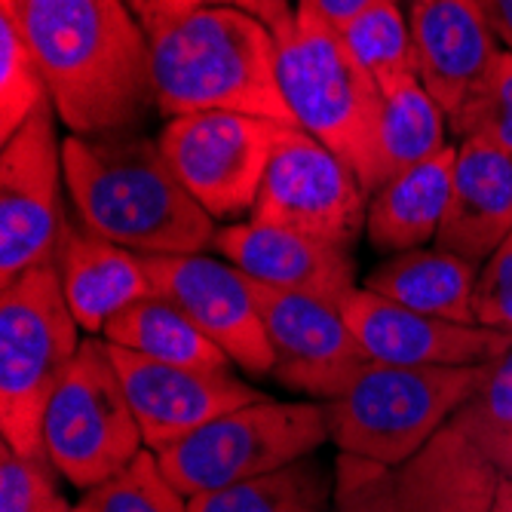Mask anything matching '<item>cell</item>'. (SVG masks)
<instances>
[{"label":"cell","mask_w":512,"mask_h":512,"mask_svg":"<svg viewBox=\"0 0 512 512\" xmlns=\"http://www.w3.org/2000/svg\"><path fill=\"white\" fill-rule=\"evenodd\" d=\"M154 292L188 313L234 365L273 375V347L249 276L209 255H145Z\"/></svg>","instance_id":"obj_13"},{"label":"cell","mask_w":512,"mask_h":512,"mask_svg":"<svg viewBox=\"0 0 512 512\" xmlns=\"http://www.w3.org/2000/svg\"><path fill=\"white\" fill-rule=\"evenodd\" d=\"M338 307L368 359L381 365H491L512 350L509 332L417 313L365 286Z\"/></svg>","instance_id":"obj_15"},{"label":"cell","mask_w":512,"mask_h":512,"mask_svg":"<svg viewBox=\"0 0 512 512\" xmlns=\"http://www.w3.org/2000/svg\"><path fill=\"white\" fill-rule=\"evenodd\" d=\"M460 411L488 424L512 427V350L485 368L482 387Z\"/></svg>","instance_id":"obj_33"},{"label":"cell","mask_w":512,"mask_h":512,"mask_svg":"<svg viewBox=\"0 0 512 512\" xmlns=\"http://www.w3.org/2000/svg\"><path fill=\"white\" fill-rule=\"evenodd\" d=\"M252 221L283 224L350 249L365 230L368 194L359 175L301 126H283L264 172Z\"/></svg>","instance_id":"obj_11"},{"label":"cell","mask_w":512,"mask_h":512,"mask_svg":"<svg viewBox=\"0 0 512 512\" xmlns=\"http://www.w3.org/2000/svg\"><path fill=\"white\" fill-rule=\"evenodd\" d=\"M53 111L46 99L0 151V289L40 264H53L68 227Z\"/></svg>","instance_id":"obj_10"},{"label":"cell","mask_w":512,"mask_h":512,"mask_svg":"<svg viewBox=\"0 0 512 512\" xmlns=\"http://www.w3.org/2000/svg\"><path fill=\"white\" fill-rule=\"evenodd\" d=\"M485 19L491 22L500 43L512 53V0H479Z\"/></svg>","instance_id":"obj_38"},{"label":"cell","mask_w":512,"mask_h":512,"mask_svg":"<svg viewBox=\"0 0 512 512\" xmlns=\"http://www.w3.org/2000/svg\"><path fill=\"white\" fill-rule=\"evenodd\" d=\"M80 332L56 261L0 289V427L19 454L46 457L43 411L83 344Z\"/></svg>","instance_id":"obj_6"},{"label":"cell","mask_w":512,"mask_h":512,"mask_svg":"<svg viewBox=\"0 0 512 512\" xmlns=\"http://www.w3.org/2000/svg\"><path fill=\"white\" fill-rule=\"evenodd\" d=\"M273 37L279 83L295 123L332 148L371 197L381 188V86L356 62L341 31L304 4Z\"/></svg>","instance_id":"obj_4"},{"label":"cell","mask_w":512,"mask_h":512,"mask_svg":"<svg viewBox=\"0 0 512 512\" xmlns=\"http://www.w3.org/2000/svg\"><path fill=\"white\" fill-rule=\"evenodd\" d=\"M56 267L68 307L89 335H102L117 313L154 295L145 255L89 234L86 227H65Z\"/></svg>","instance_id":"obj_19"},{"label":"cell","mask_w":512,"mask_h":512,"mask_svg":"<svg viewBox=\"0 0 512 512\" xmlns=\"http://www.w3.org/2000/svg\"><path fill=\"white\" fill-rule=\"evenodd\" d=\"M335 482L307 454L273 473L191 497V512H329Z\"/></svg>","instance_id":"obj_24"},{"label":"cell","mask_w":512,"mask_h":512,"mask_svg":"<svg viewBox=\"0 0 512 512\" xmlns=\"http://www.w3.org/2000/svg\"><path fill=\"white\" fill-rule=\"evenodd\" d=\"M460 138H482L512 157V53L503 50L485 80L448 117Z\"/></svg>","instance_id":"obj_29"},{"label":"cell","mask_w":512,"mask_h":512,"mask_svg":"<svg viewBox=\"0 0 512 512\" xmlns=\"http://www.w3.org/2000/svg\"><path fill=\"white\" fill-rule=\"evenodd\" d=\"M59 470L50 457H28L4 442L0 448V512H37V506L59 494Z\"/></svg>","instance_id":"obj_31"},{"label":"cell","mask_w":512,"mask_h":512,"mask_svg":"<svg viewBox=\"0 0 512 512\" xmlns=\"http://www.w3.org/2000/svg\"><path fill=\"white\" fill-rule=\"evenodd\" d=\"M476 279L479 270L473 261L433 246V249L399 252L390 261L378 264L365 276V289L402 307H411L417 313L476 325L473 316Z\"/></svg>","instance_id":"obj_22"},{"label":"cell","mask_w":512,"mask_h":512,"mask_svg":"<svg viewBox=\"0 0 512 512\" xmlns=\"http://www.w3.org/2000/svg\"><path fill=\"white\" fill-rule=\"evenodd\" d=\"M74 135L126 132L151 89V40L126 0H0Z\"/></svg>","instance_id":"obj_1"},{"label":"cell","mask_w":512,"mask_h":512,"mask_svg":"<svg viewBox=\"0 0 512 512\" xmlns=\"http://www.w3.org/2000/svg\"><path fill=\"white\" fill-rule=\"evenodd\" d=\"M408 10L417 77L451 117L506 46L485 19L479 0H430Z\"/></svg>","instance_id":"obj_17"},{"label":"cell","mask_w":512,"mask_h":512,"mask_svg":"<svg viewBox=\"0 0 512 512\" xmlns=\"http://www.w3.org/2000/svg\"><path fill=\"white\" fill-rule=\"evenodd\" d=\"M414 4H430V0H408V7H414Z\"/></svg>","instance_id":"obj_41"},{"label":"cell","mask_w":512,"mask_h":512,"mask_svg":"<svg viewBox=\"0 0 512 512\" xmlns=\"http://www.w3.org/2000/svg\"><path fill=\"white\" fill-rule=\"evenodd\" d=\"M476 325L512 335V234L491 252L473 292Z\"/></svg>","instance_id":"obj_32"},{"label":"cell","mask_w":512,"mask_h":512,"mask_svg":"<svg viewBox=\"0 0 512 512\" xmlns=\"http://www.w3.org/2000/svg\"><path fill=\"white\" fill-rule=\"evenodd\" d=\"M451 424H457L463 433L476 442V448L494 463V470L500 473V479L512 482V427L488 424V421H479V417L463 414V411H457L451 417Z\"/></svg>","instance_id":"obj_34"},{"label":"cell","mask_w":512,"mask_h":512,"mask_svg":"<svg viewBox=\"0 0 512 512\" xmlns=\"http://www.w3.org/2000/svg\"><path fill=\"white\" fill-rule=\"evenodd\" d=\"M37 512H77V506H71L62 494H53L37 506Z\"/></svg>","instance_id":"obj_40"},{"label":"cell","mask_w":512,"mask_h":512,"mask_svg":"<svg viewBox=\"0 0 512 512\" xmlns=\"http://www.w3.org/2000/svg\"><path fill=\"white\" fill-rule=\"evenodd\" d=\"M252 283L273 347V378L313 399H338L371 362L341 307L301 292Z\"/></svg>","instance_id":"obj_12"},{"label":"cell","mask_w":512,"mask_h":512,"mask_svg":"<svg viewBox=\"0 0 512 512\" xmlns=\"http://www.w3.org/2000/svg\"><path fill=\"white\" fill-rule=\"evenodd\" d=\"M212 249L240 273L270 289L301 292L332 304H341L344 295L356 289V264L347 249L313 240L283 224L252 218L227 224L215 234Z\"/></svg>","instance_id":"obj_16"},{"label":"cell","mask_w":512,"mask_h":512,"mask_svg":"<svg viewBox=\"0 0 512 512\" xmlns=\"http://www.w3.org/2000/svg\"><path fill=\"white\" fill-rule=\"evenodd\" d=\"M209 4L218 7H237L243 13L258 16L273 34L283 31L292 19H295V7H289V0H209Z\"/></svg>","instance_id":"obj_36"},{"label":"cell","mask_w":512,"mask_h":512,"mask_svg":"<svg viewBox=\"0 0 512 512\" xmlns=\"http://www.w3.org/2000/svg\"><path fill=\"white\" fill-rule=\"evenodd\" d=\"M356 62L375 77L384 89L417 77V59L411 43V25L399 0H378V4L356 13L344 28H338Z\"/></svg>","instance_id":"obj_26"},{"label":"cell","mask_w":512,"mask_h":512,"mask_svg":"<svg viewBox=\"0 0 512 512\" xmlns=\"http://www.w3.org/2000/svg\"><path fill=\"white\" fill-rule=\"evenodd\" d=\"M43 451L62 479L92 491L145 451L108 341L89 335L43 411Z\"/></svg>","instance_id":"obj_8"},{"label":"cell","mask_w":512,"mask_h":512,"mask_svg":"<svg viewBox=\"0 0 512 512\" xmlns=\"http://www.w3.org/2000/svg\"><path fill=\"white\" fill-rule=\"evenodd\" d=\"M329 512H405L396 467L359 454H338Z\"/></svg>","instance_id":"obj_30"},{"label":"cell","mask_w":512,"mask_h":512,"mask_svg":"<svg viewBox=\"0 0 512 512\" xmlns=\"http://www.w3.org/2000/svg\"><path fill=\"white\" fill-rule=\"evenodd\" d=\"M209 0H126L132 16L142 22L145 34H157L160 28L172 25L175 19L194 13L197 7H206Z\"/></svg>","instance_id":"obj_35"},{"label":"cell","mask_w":512,"mask_h":512,"mask_svg":"<svg viewBox=\"0 0 512 512\" xmlns=\"http://www.w3.org/2000/svg\"><path fill=\"white\" fill-rule=\"evenodd\" d=\"M283 126L237 111H200L172 117L157 142L178 181L212 218H237L252 215Z\"/></svg>","instance_id":"obj_9"},{"label":"cell","mask_w":512,"mask_h":512,"mask_svg":"<svg viewBox=\"0 0 512 512\" xmlns=\"http://www.w3.org/2000/svg\"><path fill=\"white\" fill-rule=\"evenodd\" d=\"M405 512H491L500 473L457 424L396 467Z\"/></svg>","instance_id":"obj_20"},{"label":"cell","mask_w":512,"mask_h":512,"mask_svg":"<svg viewBox=\"0 0 512 512\" xmlns=\"http://www.w3.org/2000/svg\"><path fill=\"white\" fill-rule=\"evenodd\" d=\"M488 365H381L368 362L338 396L322 402L341 454L402 467L485 381Z\"/></svg>","instance_id":"obj_5"},{"label":"cell","mask_w":512,"mask_h":512,"mask_svg":"<svg viewBox=\"0 0 512 512\" xmlns=\"http://www.w3.org/2000/svg\"><path fill=\"white\" fill-rule=\"evenodd\" d=\"M445 120L448 114L424 89L421 77H411L384 89L381 184L445 151Z\"/></svg>","instance_id":"obj_25"},{"label":"cell","mask_w":512,"mask_h":512,"mask_svg":"<svg viewBox=\"0 0 512 512\" xmlns=\"http://www.w3.org/2000/svg\"><path fill=\"white\" fill-rule=\"evenodd\" d=\"M148 40L151 89L163 114L237 111L298 126L279 83L276 37L258 16L206 4Z\"/></svg>","instance_id":"obj_3"},{"label":"cell","mask_w":512,"mask_h":512,"mask_svg":"<svg viewBox=\"0 0 512 512\" xmlns=\"http://www.w3.org/2000/svg\"><path fill=\"white\" fill-rule=\"evenodd\" d=\"M62 163L89 234L138 255H200L215 243V218L178 181L154 138L68 135Z\"/></svg>","instance_id":"obj_2"},{"label":"cell","mask_w":512,"mask_h":512,"mask_svg":"<svg viewBox=\"0 0 512 512\" xmlns=\"http://www.w3.org/2000/svg\"><path fill=\"white\" fill-rule=\"evenodd\" d=\"M77 512H191V503L166 479L157 451L145 448L123 473L86 491Z\"/></svg>","instance_id":"obj_27"},{"label":"cell","mask_w":512,"mask_h":512,"mask_svg":"<svg viewBox=\"0 0 512 512\" xmlns=\"http://www.w3.org/2000/svg\"><path fill=\"white\" fill-rule=\"evenodd\" d=\"M298 4L310 7L313 13H319L325 22H332L335 28H344L356 13H362L371 4H378V0H298Z\"/></svg>","instance_id":"obj_37"},{"label":"cell","mask_w":512,"mask_h":512,"mask_svg":"<svg viewBox=\"0 0 512 512\" xmlns=\"http://www.w3.org/2000/svg\"><path fill=\"white\" fill-rule=\"evenodd\" d=\"M329 439L325 405L261 399L203 424L191 436L157 451V460L166 479L191 500L289 467Z\"/></svg>","instance_id":"obj_7"},{"label":"cell","mask_w":512,"mask_h":512,"mask_svg":"<svg viewBox=\"0 0 512 512\" xmlns=\"http://www.w3.org/2000/svg\"><path fill=\"white\" fill-rule=\"evenodd\" d=\"M491 512H512V482L500 479L497 497H494V503H491Z\"/></svg>","instance_id":"obj_39"},{"label":"cell","mask_w":512,"mask_h":512,"mask_svg":"<svg viewBox=\"0 0 512 512\" xmlns=\"http://www.w3.org/2000/svg\"><path fill=\"white\" fill-rule=\"evenodd\" d=\"M457 148H445L436 157L417 163L371 194L365 234L378 252L424 249L445 221Z\"/></svg>","instance_id":"obj_21"},{"label":"cell","mask_w":512,"mask_h":512,"mask_svg":"<svg viewBox=\"0 0 512 512\" xmlns=\"http://www.w3.org/2000/svg\"><path fill=\"white\" fill-rule=\"evenodd\" d=\"M132 414L145 436V448L163 451L191 436L215 417L267 399L258 387L240 381L234 371H203L145 359L108 344Z\"/></svg>","instance_id":"obj_14"},{"label":"cell","mask_w":512,"mask_h":512,"mask_svg":"<svg viewBox=\"0 0 512 512\" xmlns=\"http://www.w3.org/2000/svg\"><path fill=\"white\" fill-rule=\"evenodd\" d=\"M512 234V157L482 138H463L436 246L473 264Z\"/></svg>","instance_id":"obj_18"},{"label":"cell","mask_w":512,"mask_h":512,"mask_svg":"<svg viewBox=\"0 0 512 512\" xmlns=\"http://www.w3.org/2000/svg\"><path fill=\"white\" fill-rule=\"evenodd\" d=\"M50 99L34 53L10 10L0 7V138H7Z\"/></svg>","instance_id":"obj_28"},{"label":"cell","mask_w":512,"mask_h":512,"mask_svg":"<svg viewBox=\"0 0 512 512\" xmlns=\"http://www.w3.org/2000/svg\"><path fill=\"white\" fill-rule=\"evenodd\" d=\"M102 335L108 344L166 365L203 371H230V365H234V359L209 335H203L188 313L157 292L117 313Z\"/></svg>","instance_id":"obj_23"}]
</instances>
